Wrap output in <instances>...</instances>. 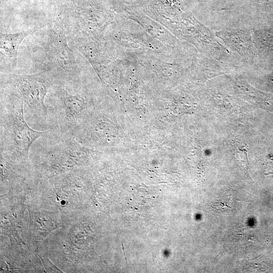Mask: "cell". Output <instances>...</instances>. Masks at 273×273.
Segmentation results:
<instances>
[{
	"label": "cell",
	"instance_id": "1",
	"mask_svg": "<svg viewBox=\"0 0 273 273\" xmlns=\"http://www.w3.org/2000/svg\"><path fill=\"white\" fill-rule=\"evenodd\" d=\"M0 111L1 155L12 163L27 164L33 144L48 130L38 131L29 126L25 120L24 103L15 96L1 98Z\"/></svg>",
	"mask_w": 273,
	"mask_h": 273
},
{
	"label": "cell",
	"instance_id": "2",
	"mask_svg": "<svg viewBox=\"0 0 273 273\" xmlns=\"http://www.w3.org/2000/svg\"><path fill=\"white\" fill-rule=\"evenodd\" d=\"M31 151L42 175L51 177L80 167L89 152L71 135L51 128L33 144Z\"/></svg>",
	"mask_w": 273,
	"mask_h": 273
},
{
	"label": "cell",
	"instance_id": "3",
	"mask_svg": "<svg viewBox=\"0 0 273 273\" xmlns=\"http://www.w3.org/2000/svg\"><path fill=\"white\" fill-rule=\"evenodd\" d=\"M9 95L15 96L29 108L32 115L43 124H47L49 109L45 104V98L52 81L42 74L12 75L6 82Z\"/></svg>",
	"mask_w": 273,
	"mask_h": 273
},
{
	"label": "cell",
	"instance_id": "4",
	"mask_svg": "<svg viewBox=\"0 0 273 273\" xmlns=\"http://www.w3.org/2000/svg\"><path fill=\"white\" fill-rule=\"evenodd\" d=\"M54 92L52 103L55 121L52 128L70 135L88 112L87 101L83 95H71L62 88Z\"/></svg>",
	"mask_w": 273,
	"mask_h": 273
},
{
	"label": "cell",
	"instance_id": "5",
	"mask_svg": "<svg viewBox=\"0 0 273 273\" xmlns=\"http://www.w3.org/2000/svg\"><path fill=\"white\" fill-rule=\"evenodd\" d=\"M61 27H57L54 36V50L56 59L59 63L64 74V78L70 80H76L78 71L75 67L73 56L66 43L63 32Z\"/></svg>",
	"mask_w": 273,
	"mask_h": 273
},
{
	"label": "cell",
	"instance_id": "6",
	"mask_svg": "<svg viewBox=\"0 0 273 273\" xmlns=\"http://www.w3.org/2000/svg\"><path fill=\"white\" fill-rule=\"evenodd\" d=\"M29 212L30 237L36 242L42 241L59 226V223L53 220L50 212Z\"/></svg>",
	"mask_w": 273,
	"mask_h": 273
},
{
	"label": "cell",
	"instance_id": "7",
	"mask_svg": "<svg viewBox=\"0 0 273 273\" xmlns=\"http://www.w3.org/2000/svg\"><path fill=\"white\" fill-rule=\"evenodd\" d=\"M218 36L234 50L244 56H251L254 49L251 36L245 31L224 32Z\"/></svg>",
	"mask_w": 273,
	"mask_h": 273
},
{
	"label": "cell",
	"instance_id": "8",
	"mask_svg": "<svg viewBox=\"0 0 273 273\" xmlns=\"http://www.w3.org/2000/svg\"><path fill=\"white\" fill-rule=\"evenodd\" d=\"M36 29L23 32L15 34H1V49L16 64L19 46L25 38L33 34Z\"/></svg>",
	"mask_w": 273,
	"mask_h": 273
},
{
	"label": "cell",
	"instance_id": "9",
	"mask_svg": "<svg viewBox=\"0 0 273 273\" xmlns=\"http://www.w3.org/2000/svg\"><path fill=\"white\" fill-rule=\"evenodd\" d=\"M40 258L44 263L46 270L48 272L57 273L60 271L50 262L48 258L46 259L44 257Z\"/></svg>",
	"mask_w": 273,
	"mask_h": 273
}]
</instances>
